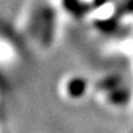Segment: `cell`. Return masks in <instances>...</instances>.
<instances>
[{"label":"cell","instance_id":"6da1fadb","mask_svg":"<svg viewBox=\"0 0 133 133\" xmlns=\"http://www.w3.org/2000/svg\"><path fill=\"white\" fill-rule=\"evenodd\" d=\"M67 88H69V93L71 94V97H79V94L84 93L85 83L80 79H74L69 83Z\"/></svg>","mask_w":133,"mask_h":133}]
</instances>
